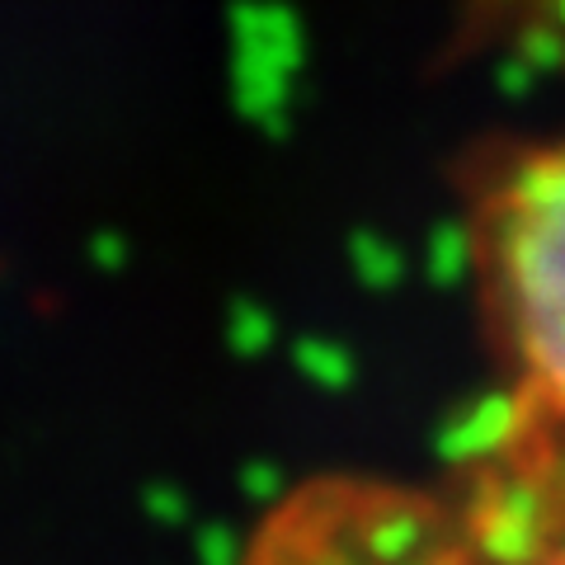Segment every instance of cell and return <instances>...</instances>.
Here are the masks:
<instances>
[{
	"label": "cell",
	"mask_w": 565,
	"mask_h": 565,
	"mask_svg": "<svg viewBox=\"0 0 565 565\" xmlns=\"http://www.w3.org/2000/svg\"><path fill=\"white\" fill-rule=\"evenodd\" d=\"M462 236L500 396L452 486L490 542L523 556L565 542V132L471 166Z\"/></svg>",
	"instance_id": "6da1fadb"
},
{
	"label": "cell",
	"mask_w": 565,
	"mask_h": 565,
	"mask_svg": "<svg viewBox=\"0 0 565 565\" xmlns=\"http://www.w3.org/2000/svg\"><path fill=\"white\" fill-rule=\"evenodd\" d=\"M232 565H494L452 486L316 471L264 504Z\"/></svg>",
	"instance_id": "7a4b0ae2"
},
{
	"label": "cell",
	"mask_w": 565,
	"mask_h": 565,
	"mask_svg": "<svg viewBox=\"0 0 565 565\" xmlns=\"http://www.w3.org/2000/svg\"><path fill=\"white\" fill-rule=\"evenodd\" d=\"M462 43H542L565 39V0H462Z\"/></svg>",
	"instance_id": "3957f363"
},
{
	"label": "cell",
	"mask_w": 565,
	"mask_h": 565,
	"mask_svg": "<svg viewBox=\"0 0 565 565\" xmlns=\"http://www.w3.org/2000/svg\"><path fill=\"white\" fill-rule=\"evenodd\" d=\"M509 565H565V542L561 546H542V552L519 556V561H509Z\"/></svg>",
	"instance_id": "277c9868"
}]
</instances>
